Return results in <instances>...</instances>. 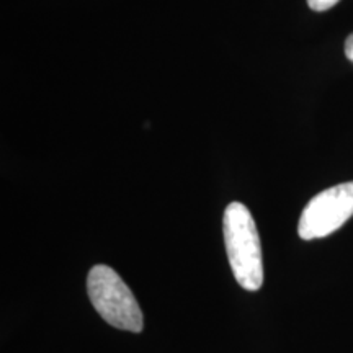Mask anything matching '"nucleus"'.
<instances>
[{
    "mask_svg": "<svg viewBox=\"0 0 353 353\" xmlns=\"http://www.w3.org/2000/svg\"><path fill=\"white\" fill-rule=\"evenodd\" d=\"M345 56L353 63V33L347 38L345 41Z\"/></svg>",
    "mask_w": 353,
    "mask_h": 353,
    "instance_id": "obj_5",
    "label": "nucleus"
},
{
    "mask_svg": "<svg viewBox=\"0 0 353 353\" xmlns=\"http://www.w3.org/2000/svg\"><path fill=\"white\" fill-rule=\"evenodd\" d=\"M87 293L101 319L112 327L141 332L144 321L134 294L108 265H95L88 272Z\"/></svg>",
    "mask_w": 353,
    "mask_h": 353,
    "instance_id": "obj_2",
    "label": "nucleus"
},
{
    "mask_svg": "<svg viewBox=\"0 0 353 353\" xmlns=\"http://www.w3.org/2000/svg\"><path fill=\"white\" fill-rule=\"evenodd\" d=\"M226 252L237 283L247 291H257L263 283L262 245L255 221L242 203H229L223 218Z\"/></svg>",
    "mask_w": 353,
    "mask_h": 353,
    "instance_id": "obj_1",
    "label": "nucleus"
},
{
    "mask_svg": "<svg viewBox=\"0 0 353 353\" xmlns=\"http://www.w3.org/2000/svg\"><path fill=\"white\" fill-rule=\"evenodd\" d=\"M353 216V182L317 193L303 210L298 234L304 241L322 239L341 229Z\"/></svg>",
    "mask_w": 353,
    "mask_h": 353,
    "instance_id": "obj_3",
    "label": "nucleus"
},
{
    "mask_svg": "<svg viewBox=\"0 0 353 353\" xmlns=\"http://www.w3.org/2000/svg\"><path fill=\"white\" fill-rule=\"evenodd\" d=\"M339 2H341V0H307V6L314 12H325L334 6H337Z\"/></svg>",
    "mask_w": 353,
    "mask_h": 353,
    "instance_id": "obj_4",
    "label": "nucleus"
}]
</instances>
